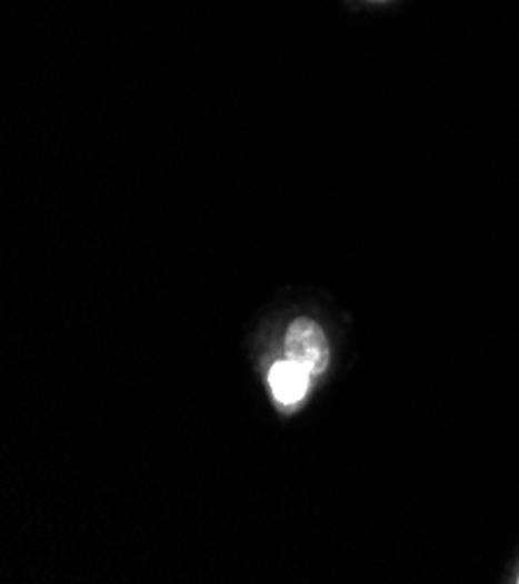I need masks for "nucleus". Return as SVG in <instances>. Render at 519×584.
Segmentation results:
<instances>
[{
	"mask_svg": "<svg viewBox=\"0 0 519 584\" xmlns=\"http://www.w3.org/2000/svg\"><path fill=\"white\" fill-rule=\"evenodd\" d=\"M287 359L299 363L310 375L325 373L329 366V343L327 335L312 320H296L287 329L285 340Z\"/></svg>",
	"mask_w": 519,
	"mask_h": 584,
	"instance_id": "nucleus-1",
	"label": "nucleus"
},
{
	"mask_svg": "<svg viewBox=\"0 0 519 584\" xmlns=\"http://www.w3.org/2000/svg\"><path fill=\"white\" fill-rule=\"evenodd\" d=\"M308 384L310 373L289 359L276 363L273 371H270V389H273L276 401L282 405L299 403L308 392Z\"/></svg>",
	"mask_w": 519,
	"mask_h": 584,
	"instance_id": "nucleus-2",
	"label": "nucleus"
}]
</instances>
